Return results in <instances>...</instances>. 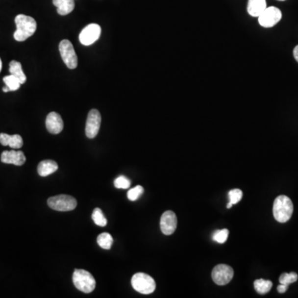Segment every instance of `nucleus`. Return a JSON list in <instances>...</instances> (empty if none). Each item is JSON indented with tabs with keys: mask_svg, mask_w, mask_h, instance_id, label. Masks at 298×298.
Masks as SVG:
<instances>
[{
	"mask_svg": "<svg viewBox=\"0 0 298 298\" xmlns=\"http://www.w3.org/2000/svg\"><path fill=\"white\" fill-rule=\"evenodd\" d=\"M17 29L14 37L18 42H24L32 37L37 30V22L33 18L24 14H19L15 18Z\"/></svg>",
	"mask_w": 298,
	"mask_h": 298,
	"instance_id": "f257e3e1",
	"label": "nucleus"
},
{
	"mask_svg": "<svg viewBox=\"0 0 298 298\" xmlns=\"http://www.w3.org/2000/svg\"><path fill=\"white\" fill-rule=\"evenodd\" d=\"M273 212L275 220L280 223H286L293 213V201L289 197L281 195L275 199Z\"/></svg>",
	"mask_w": 298,
	"mask_h": 298,
	"instance_id": "f03ea898",
	"label": "nucleus"
},
{
	"mask_svg": "<svg viewBox=\"0 0 298 298\" xmlns=\"http://www.w3.org/2000/svg\"><path fill=\"white\" fill-rule=\"evenodd\" d=\"M73 283L78 290L91 293L96 288V280L91 273L84 269H75L73 273Z\"/></svg>",
	"mask_w": 298,
	"mask_h": 298,
	"instance_id": "7ed1b4c3",
	"label": "nucleus"
},
{
	"mask_svg": "<svg viewBox=\"0 0 298 298\" xmlns=\"http://www.w3.org/2000/svg\"><path fill=\"white\" fill-rule=\"evenodd\" d=\"M131 284L134 290L144 295L151 294L156 289L154 279L144 273H138L133 275L131 279Z\"/></svg>",
	"mask_w": 298,
	"mask_h": 298,
	"instance_id": "20e7f679",
	"label": "nucleus"
},
{
	"mask_svg": "<svg viewBox=\"0 0 298 298\" xmlns=\"http://www.w3.org/2000/svg\"><path fill=\"white\" fill-rule=\"evenodd\" d=\"M48 205L52 210L57 211H71L76 207L77 201L72 196L58 195L50 197L48 200Z\"/></svg>",
	"mask_w": 298,
	"mask_h": 298,
	"instance_id": "39448f33",
	"label": "nucleus"
},
{
	"mask_svg": "<svg viewBox=\"0 0 298 298\" xmlns=\"http://www.w3.org/2000/svg\"><path fill=\"white\" fill-rule=\"evenodd\" d=\"M61 58L69 69H75L78 65V58L74 47L69 40H62L59 45Z\"/></svg>",
	"mask_w": 298,
	"mask_h": 298,
	"instance_id": "423d86ee",
	"label": "nucleus"
},
{
	"mask_svg": "<svg viewBox=\"0 0 298 298\" xmlns=\"http://www.w3.org/2000/svg\"><path fill=\"white\" fill-rule=\"evenodd\" d=\"M211 277L216 284L224 286L231 281L234 277V270L226 264H219L212 270Z\"/></svg>",
	"mask_w": 298,
	"mask_h": 298,
	"instance_id": "0eeeda50",
	"label": "nucleus"
},
{
	"mask_svg": "<svg viewBox=\"0 0 298 298\" xmlns=\"http://www.w3.org/2000/svg\"><path fill=\"white\" fill-rule=\"evenodd\" d=\"M282 19V12L276 7H267L266 9L258 16V23L262 27H273Z\"/></svg>",
	"mask_w": 298,
	"mask_h": 298,
	"instance_id": "6e6552de",
	"label": "nucleus"
},
{
	"mask_svg": "<svg viewBox=\"0 0 298 298\" xmlns=\"http://www.w3.org/2000/svg\"><path fill=\"white\" fill-rule=\"evenodd\" d=\"M101 124V115L97 109H91L89 112L86 126H85V134L89 139H94L98 134Z\"/></svg>",
	"mask_w": 298,
	"mask_h": 298,
	"instance_id": "1a4fd4ad",
	"label": "nucleus"
},
{
	"mask_svg": "<svg viewBox=\"0 0 298 298\" xmlns=\"http://www.w3.org/2000/svg\"><path fill=\"white\" fill-rule=\"evenodd\" d=\"M101 28L100 26L96 24H89L80 33L79 39L81 44L90 46L96 43L100 37Z\"/></svg>",
	"mask_w": 298,
	"mask_h": 298,
	"instance_id": "9d476101",
	"label": "nucleus"
},
{
	"mask_svg": "<svg viewBox=\"0 0 298 298\" xmlns=\"http://www.w3.org/2000/svg\"><path fill=\"white\" fill-rule=\"evenodd\" d=\"M177 226V218L176 214L172 210H168L163 214L160 221V227L163 234L171 235L176 230Z\"/></svg>",
	"mask_w": 298,
	"mask_h": 298,
	"instance_id": "9b49d317",
	"label": "nucleus"
},
{
	"mask_svg": "<svg viewBox=\"0 0 298 298\" xmlns=\"http://www.w3.org/2000/svg\"><path fill=\"white\" fill-rule=\"evenodd\" d=\"M1 162L6 164L22 166L26 162V157L22 151H3L1 154Z\"/></svg>",
	"mask_w": 298,
	"mask_h": 298,
	"instance_id": "f8f14e48",
	"label": "nucleus"
},
{
	"mask_svg": "<svg viewBox=\"0 0 298 298\" xmlns=\"http://www.w3.org/2000/svg\"><path fill=\"white\" fill-rule=\"evenodd\" d=\"M46 127L48 128V132L52 134H58L61 133L64 127L61 115L56 112H51L46 120Z\"/></svg>",
	"mask_w": 298,
	"mask_h": 298,
	"instance_id": "ddd939ff",
	"label": "nucleus"
},
{
	"mask_svg": "<svg viewBox=\"0 0 298 298\" xmlns=\"http://www.w3.org/2000/svg\"><path fill=\"white\" fill-rule=\"evenodd\" d=\"M0 144L3 146H9L12 149H21L24 145L23 138L19 134L9 135L7 133H0Z\"/></svg>",
	"mask_w": 298,
	"mask_h": 298,
	"instance_id": "4468645a",
	"label": "nucleus"
},
{
	"mask_svg": "<svg viewBox=\"0 0 298 298\" xmlns=\"http://www.w3.org/2000/svg\"><path fill=\"white\" fill-rule=\"evenodd\" d=\"M58 169L57 163L53 160H44L37 166V173L41 176H48Z\"/></svg>",
	"mask_w": 298,
	"mask_h": 298,
	"instance_id": "2eb2a0df",
	"label": "nucleus"
},
{
	"mask_svg": "<svg viewBox=\"0 0 298 298\" xmlns=\"http://www.w3.org/2000/svg\"><path fill=\"white\" fill-rule=\"evenodd\" d=\"M266 8V0H248V13L252 17L258 18Z\"/></svg>",
	"mask_w": 298,
	"mask_h": 298,
	"instance_id": "dca6fc26",
	"label": "nucleus"
},
{
	"mask_svg": "<svg viewBox=\"0 0 298 298\" xmlns=\"http://www.w3.org/2000/svg\"><path fill=\"white\" fill-rule=\"evenodd\" d=\"M53 4L57 8V13L61 16L71 14L74 10V0H53Z\"/></svg>",
	"mask_w": 298,
	"mask_h": 298,
	"instance_id": "f3484780",
	"label": "nucleus"
},
{
	"mask_svg": "<svg viewBox=\"0 0 298 298\" xmlns=\"http://www.w3.org/2000/svg\"><path fill=\"white\" fill-rule=\"evenodd\" d=\"M9 72H10L11 74H13L15 77L19 79L22 85L26 82L27 77H26V74H24L23 68H22L21 63L19 61H11L9 63Z\"/></svg>",
	"mask_w": 298,
	"mask_h": 298,
	"instance_id": "a211bd4d",
	"label": "nucleus"
},
{
	"mask_svg": "<svg viewBox=\"0 0 298 298\" xmlns=\"http://www.w3.org/2000/svg\"><path fill=\"white\" fill-rule=\"evenodd\" d=\"M254 288L256 292L259 294H266L269 293V291L271 290L273 287V282L269 280L258 279L254 281Z\"/></svg>",
	"mask_w": 298,
	"mask_h": 298,
	"instance_id": "6ab92c4d",
	"label": "nucleus"
},
{
	"mask_svg": "<svg viewBox=\"0 0 298 298\" xmlns=\"http://www.w3.org/2000/svg\"><path fill=\"white\" fill-rule=\"evenodd\" d=\"M98 245L104 249H110L113 245V237L109 233H102L97 237Z\"/></svg>",
	"mask_w": 298,
	"mask_h": 298,
	"instance_id": "aec40b11",
	"label": "nucleus"
},
{
	"mask_svg": "<svg viewBox=\"0 0 298 298\" xmlns=\"http://www.w3.org/2000/svg\"><path fill=\"white\" fill-rule=\"evenodd\" d=\"M3 82L6 86H8L10 91H18L22 85L18 78L15 77L13 74H9L3 77Z\"/></svg>",
	"mask_w": 298,
	"mask_h": 298,
	"instance_id": "412c9836",
	"label": "nucleus"
},
{
	"mask_svg": "<svg viewBox=\"0 0 298 298\" xmlns=\"http://www.w3.org/2000/svg\"><path fill=\"white\" fill-rule=\"evenodd\" d=\"M92 219L96 224L100 227L106 226L107 220L103 211L99 208H96L92 213Z\"/></svg>",
	"mask_w": 298,
	"mask_h": 298,
	"instance_id": "4be33fe9",
	"label": "nucleus"
},
{
	"mask_svg": "<svg viewBox=\"0 0 298 298\" xmlns=\"http://www.w3.org/2000/svg\"><path fill=\"white\" fill-rule=\"evenodd\" d=\"M298 279V275L296 273H282L279 277L280 283L282 284L289 285L297 282Z\"/></svg>",
	"mask_w": 298,
	"mask_h": 298,
	"instance_id": "5701e85b",
	"label": "nucleus"
},
{
	"mask_svg": "<svg viewBox=\"0 0 298 298\" xmlns=\"http://www.w3.org/2000/svg\"><path fill=\"white\" fill-rule=\"evenodd\" d=\"M228 236H229V230L227 229H223L216 230L212 235V239L219 244H224L226 242Z\"/></svg>",
	"mask_w": 298,
	"mask_h": 298,
	"instance_id": "b1692460",
	"label": "nucleus"
},
{
	"mask_svg": "<svg viewBox=\"0 0 298 298\" xmlns=\"http://www.w3.org/2000/svg\"><path fill=\"white\" fill-rule=\"evenodd\" d=\"M144 189L143 186H137L128 191L127 197H128V200L131 201H135L136 200L139 199V197H141V195L144 193Z\"/></svg>",
	"mask_w": 298,
	"mask_h": 298,
	"instance_id": "393cba45",
	"label": "nucleus"
},
{
	"mask_svg": "<svg viewBox=\"0 0 298 298\" xmlns=\"http://www.w3.org/2000/svg\"><path fill=\"white\" fill-rule=\"evenodd\" d=\"M114 184L118 189H128V187L130 186L131 181L126 176H120L115 179Z\"/></svg>",
	"mask_w": 298,
	"mask_h": 298,
	"instance_id": "a878e982",
	"label": "nucleus"
},
{
	"mask_svg": "<svg viewBox=\"0 0 298 298\" xmlns=\"http://www.w3.org/2000/svg\"><path fill=\"white\" fill-rule=\"evenodd\" d=\"M242 197L243 192L241 190L234 189L229 191V202H231L233 205H235V204H237L238 202H240L241 199H242Z\"/></svg>",
	"mask_w": 298,
	"mask_h": 298,
	"instance_id": "bb28decb",
	"label": "nucleus"
},
{
	"mask_svg": "<svg viewBox=\"0 0 298 298\" xmlns=\"http://www.w3.org/2000/svg\"><path fill=\"white\" fill-rule=\"evenodd\" d=\"M288 285L282 284L280 283L279 286L277 287V292L279 293H284L288 291Z\"/></svg>",
	"mask_w": 298,
	"mask_h": 298,
	"instance_id": "cd10ccee",
	"label": "nucleus"
},
{
	"mask_svg": "<svg viewBox=\"0 0 298 298\" xmlns=\"http://www.w3.org/2000/svg\"><path fill=\"white\" fill-rule=\"evenodd\" d=\"M293 56L295 57L296 61L298 62V45L293 50Z\"/></svg>",
	"mask_w": 298,
	"mask_h": 298,
	"instance_id": "c85d7f7f",
	"label": "nucleus"
},
{
	"mask_svg": "<svg viewBox=\"0 0 298 298\" xmlns=\"http://www.w3.org/2000/svg\"><path fill=\"white\" fill-rule=\"evenodd\" d=\"M3 92H9V91H10V90L8 89V86H5V87H3Z\"/></svg>",
	"mask_w": 298,
	"mask_h": 298,
	"instance_id": "c756f323",
	"label": "nucleus"
},
{
	"mask_svg": "<svg viewBox=\"0 0 298 298\" xmlns=\"http://www.w3.org/2000/svg\"><path fill=\"white\" fill-rule=\"evenodd\" d=\"M232 206H233V204H232L231 202L228 203V205H227V208H228V209H229V208H231Z\"/></svg>",
	"mask_w": 298,
	"mask_h": 298,
	"instance_id": "7c9ffc66",
	"label": "nucleus"
},
{
	"mask_svg": "<svg viewBox=\"0 0 298 298\" xmlns=\"http://www.w3.org/2000/svg\"><path fill=\"white\" fill-rule=\"evenodd\" d=\"M1 70H2V61H1V58H0V72H1Z\"/></svg>",
	"mask_w": 298,
	"mask_h": 298,
	"instance_id": "2f4dec72",
	"label": "nucleus"
},
{
	"mask_svg": "<svg viewBox=\"0 0 298 298\" xmlns=\"http://www.w3.org/2000/svg\"><path fill=\"white\" fill-rule=\"evenodd\" d=\"M278 1H285V0H278Z\"/></svg>",
	"mask_w": 298,
	"mask_h": 298,
	"instance_id": "473e14b6",
	"label": "nucleus"
}]
</instances>
